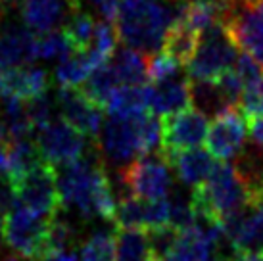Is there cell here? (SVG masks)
Segmentation results:
<instances>
[{"mask_svg": "<svg viewBox=\"0 0 263 261\" xmlns=\"http://www.w3.org/2000/svg\"><path fill=\"white\" fill-rule=\"evenodd\" d=\"M192 0H119L116 33L127 48L144 56L163 50L169 31L184 22Z\"/></svg>", "mask_w": 263, "mask_h": 261, "instance_id": "cell-1", "label": "cell"}, {"mask_svg": "<svg viewBox=\"0 0 263 261\" xmlns=\"http://www.w3.org/2000/svg\"><path fill=\"white\" fill-rule=\"evenodd\" d=\"M58 190L62 206L77 211L83 219L114 221L116 217L117 200L102 161L96 158H85L62 167Z\"/></svg>", "mask_w": 263, "mask_h": 261, "instance_id": "cell-2", "label": "cell"}, {"mask_svg": "<svg viewBox=\"0 0 263 261\" xmlns=\"http://www.w3.org/2000/svg\"><path fill=\"white\" fill-rule=\"evenodd\" d=\"M96 146L110 163L125 169L161 146V123L150 114L110 116L96 138Z\"/></svg>", "mask_w": 263, "mask_h": 261, "instance_id": "cell-3", "label": "cell"}, {"mask_svg": "<svg viewBox=\"0 0 263 261\" xmlns=\"http://www.w3.org/2000/svg\"><path fill=\"white\" fill-rule=\"evenodd\" d=\"M190 203L192 210L219 219L225 227V221L229 217L248 210L252 206H257L259 202L236 165L219 163V167L204 187L192 190Z\"/></svg>", "mask_w": 263, "mask_h": 261, "instance_id": "cell-4", "label": "cell"}, {"mask_svg": "<svg viewBox=\"0 0 263 261\" xmlns=\"http://www.w3.org/2000/svg\"><path fill=\"white\" fill-rule=\"evenodd\" d=\"M236 58L238 50L231 35L227 33L223 23L215 25L200 36L196 52L186 65L189 77L202 83H217L227 71H231Z\"/></svg>", "mask_w": 263, "mask_h": 261, "instance_id": "cell-5", "label": "cell"}, {"mask_svg": "<svg viewBox=\"0 0 263 261\" xmlns=\"http://www.w3.org/2000/svg\"><path fill=\"white\" fill-rule=\"evenodd\" d=\"M121 182L133 198L144 202L163 200L173 189L171 163L161 152H154L125 167L121 171Z\"/></svg>", "mask_w": 263, "mask_h": 261, "instance_id": "cell-6", "label": "cell"}, {"mask_svg": "<svg viewBox=\"0 0 263 261\" xmlns=\"http://www.w3.org/2000/svg\"><path fill=\"white\" fill-rule=\"evenodd\" d=\"M48 225L50 221L39 217L15 203L6 217L4 238L15 255L29 261H44L48 255Z\"/></svg>", "mask_w": 263, "mask_h": 261, "instance_id": "cell-7", "label": "cell"}, {"mask_svg": "<svg viewBox=\"0 0 263 261\" xmlns=\"http://www.w3.org/2000/svg\"><path fill=\"white\" fill-rule=\"evenodd\" d=\"M223 27L233 43L263 69V0H231Z\"/></svg>", "mask_w": 263, "mask_h": 261, "instance_id": "cell-8", "label": "cell"}, {"mask_svg": "<svg viewBox=\"0 0 263 261\" xmlns=\"http://www.w3.org/2000/svg\"><path fill=\"white\" fill-rule=\"evenodd\" d=\"M15 194V202L39 217L52 221L62 208L58 190V175L54 165L44 161L29 175L22 177L20 181L12 182Z\"/></svg>", "mask_w": 263, "mask_h": 261, "instance_id": "cell-9", "label": "cell"}, {"mask_svg": "<svg viewBox=\"0 0 263 261\" xmlns=\"http://www.w3.org/2000/svg\"><path fill=\"white\" fill-rule=\"evenodd\" d=\"M208 116L198 111L196 108H189L163 119L161 123V150L160 152L167 158L179 156L181 152L194 150L208 138Z\"/></svg>", "mask_w": 263, "mask_h": 261, "instance_id": "cell-10", "label": "cell"}, {"mask_svg": "<svg viewBox=\"0 0 263 261\" xmlns=\"http://www.w3.org/2000/svg\"><path fill=\"white\" fill-rule=\"evenodd\" d=\"M37 146L44 161H48L50 165L66 167L87 158L85 137L73 127H69L64 119H54L50 125L39 130Z\"/></svg>", "mask_w": 263, "mask_h": 261, "instance_id": "cell-11", "label": "cell"}, {"mask_svg": "<svg viewBox=\"0 0 263 261\" xmlns=\"http://www.w3.org/2000/svg\"><path fill=\"white\" fill-rule=\"evenodd\" d=\"M248 138V123L238 108H231L213 117L208 130V152L215 160H233L242 152Z\"/></svg>", "mask_w": 263, "mask_h": 261, "instance_id": "cell-12", "label": "cell"}, {"mask_svg": "<svg viewBox=\"0 0 263 261\" xmlns=\"http://www.w3.org/2000/svg\"><path fill=\"white\" fill-rule=\"evenodd\" d=\"M62 119L83 137L98 138L102 130V108L90 102L81 88H60L56 95Z\"/></svg>", "mask_w": 263, "mask_h": 261, "instance_id": "cell-13", "label": "cell"}, {"mask_svg": "<svg viewBox=\"0 0 263 261\" xmlns=\"http://www.w3.org/2000/svg\"><path fill=\"white\" fill-rule=\"evenodd\" d=\"M225 238L233 254H263V203L252 206L225 221Z\"/></svg>", "mask_w": 263, "mask_h": 261, "instance_id": "cell-14", "label": "cell"}, {"mask_svg": "<svg viewBox=\"0 0 263 261\" xmlns=\"http://www.w3.org/2000/svg\"><path fill=\"white\" fill-rule=\"evenodd\" d=\"M48 73L39 67L0 69V100L31 102L48 90Z\"/></svg>", "mask_w": 263, "mask_h": 261, "instance_id": "cell-15", "label": "cell"}, {"mask_svg": "<svg viewBox=\"0 0 263 261\" xmlns=\"http://www.w3.org/2000/svg\"><path fill=\"white\" fill-rule=\"evenodd\" d=\"M190 106H192L190 79H186L183 73L173 79L150 85V109L154 111V116L167 119L189 109Z\"/></svg>", "mask_w": 263, "mask_h": 261, "instance_id": "cell-16", "label": "cell"}, {"mask_svg": "<svg viewBox=\"0 0 263 261\" xmlns=\"http://www.w3.org/2000/svg\"><path fill=\"white\" fill-rule=\"evenodd\" d=\"M169 163L175 169L179 181L192 189L204 187L205 182L210 181V177L215 173V169L219 167L217 160L204 148L181 152L179 156L171 158Z\"/></svg>", "mask_w": 263, "mask_h": 261, "instance_id": "cell-17", "label": "cell"}, {"mask_svg": "<svg viewBox=\"0 0 263 261\" xmlns=\"http://www.w3.org/2000/svg\"><path fill=\"white\" fill-rule=\"evenodd\" d=\"M37 60V36L29 29L10 27L0 35V69L25 67Z\"/></svg>", "mask_w": 263, "mask_h": 261, "instance_id": "cell-18", "label": "cell"}, {"mask_svg": "<svg viewBox=\"0 0 263 261\" xmlns=\"http://www.w3.org/2000/svg\"><path fill=\"white\" fill-rule=\"evenodd\" d=\"M25 25L39 35L50 33L62 22L66 0H17Z\"/></svg>", "mask_w": 263, "mask_h": 261, "instance_id": "cell-19", "label": "cell"}, {"mask_svg": "<svg viewBox=\"0 0 263 261\" xmlns=\"http://www.w3.org/2000/svg\"><path fill=\"white\" fill-rule=\"evenodd\" d=\"M41 163H44V158L39 150L37 142L31 138H22L8 142V156H6V179L10 182L20 181L22 177L29 175L33 169H37Z\"/></svg>", "mask_w": 263, "mask_h": 261, "instance_id": "cell-20", "label": "cell"}, {"mask_svg": "<svg viewBox=\"0 0 263 261\" xmlns=\"http://www.w3.org/2000/svg\"><path fill=\"white\" fill-rule=\"evenodd\" d=\"M102 65L98 64L90 52H71L69 56L60 60L54 69V79L60 88H77Z\"/></svg>", "mask_w": 263, "mask_h": 261, "instance_id": "cell-21", "label": "cell"}, {"mask_svg": "<svg viewBox=\"0 0 263 261\" xmlns=\"http://www.w3.org/2000/svg\"><path fill=\"white\" fill-rule=\"evenodd\" d=\"M110 65L121 87H144L148 77V58L131 48H121L114 54Z\"/></svg>", "mask_w": 263, "mask_h": 261, "instance_id": "cell-22", "label": "cell"}, {"mask_svg": "<svg viewBox=\"0 0 263 261\" xmlns=\"http://www.w3.org/2000/svg\"><path fill=\"white\" fill-rule=\"evenodd\" d=\"M110 116L129 117L148 114L150 109V85L144 87H119L108 100Z\"/></svg>", "mask_w": 263, "mask_h": 261, "instance_id": "cell-23", "label": "cell"}, {"mask_svg": "<svg viewBox=\"0 0 263 261\" xmlns=\"http://www.w3.org/2000/svg\"><path fill=\"white\" fill-rule=\"evenodd\" d=\"M152 242L146 231L116 232V261H154Z\"/></svg>", "mask_w": 263, "mask_h": 261, "instance_id": "cell-24", "label": "cell"}, {"mask_svg": "<svg viewBox=\"0 0 263 261\" xmlns=\"http://www.w3.org/2000/svg\"><path fill=\"white\" fill-rule=\"evenodd\" d=\"M198 43H200V35H198L196 31L190 29L184 22H181L169 31L161 52L167 54L169 58H173L184 67V65H189V62L194 56Z\"/></svg>", "mask_w": 263, "mask_h": 261, "instance_id": "cell-25", "label": "cell"}, {"mask_svg": "<svg viewBox=\"0 0 263 261\" xmlns=\"http://www.w3.org/2000/svg\"><path fill=\"white\" fill-rule=\"evenodd\" d=\"M121 87L119 81H117L116 73L111 69L110 62L102 67H98L96 71H92V75L85 81L83 85V95L87 96L90 102H95L96 106H100L102 109H106L108 100L111 98V95L116 92L117 88Z\"/></svg>", "mask_w": 263, "mask_h": 261, "instance_id": "cell-26", "label": "cell"}, {"mask_svg": "<svg viewBox=\"0 0 263 261\" xmlns=\"http://www.w3.org/2000/svg\"><path fill=\"white\" fill-rule=\"evenodd\" d=\"M190 92H192V104L196 106L198 111L205 116L217 117L219 114L231 109L223 98L217 83H202V81H190Z\"/></svg>", "mask_w": 263, "mask_h": 261, "instance_id": "cell-27", "label": "cell"}, {"mask_svg": "<svg viewBox=\"0 0 263 261\" xmlns=\"http://www.w3.org/2000/svg\"><path fill=\"white\" fill-rule=\"evenodd\" d=\"M98 22L87 14H71V20L66 23L64 33L71 44L73 52H90L95 44Z\"/></svg>", "mask_w": 263, "mask_h": 261, "instance_id": "cell-28", "label": "cell"}, {"mask_svg": "<svg viewBox=\"0 0 263 261\" xmlns=\"http://www.w3.org/2000/svg\"><path fill=\"white\" fill-rule=\"evenodd\" d=\"M212 248V244L205 242L202 236H198L196 232H181L177 244L163 261H210Z\"/></svg>", "mask_w": 263, "mask_h": 261, "instance_id": "cell-29", "label": "cell"}, {"mask_svg": "<svg viewBox=\"0 0 263 261\" xmlns=\"http://www.w3.org/2000/svg\"><path fill=\"white\" fill-rule=\"evenodd\" d=\"M81 261H116V234L95 232L81 246Z\"/></svg>", "mask_w": 263, "mask_h": 261, "instance_id": "cell-30", "label": "cell"}, {"mask_svg": "<svg viewBox=\"0 0 263 261\" xmlns=\"http://www.w3.org/2000/svg\"><path fill=\"white\" fill-rule=\"evenodd\" d=\"M73 52L64 31H50L37 36V60H64Z\"/></svg>", "mask_w": 263, "mask_h": 261, "instance_id": "cell-31", "label": "cell"}, {"mask_svg": "<svg viewBox=\"0 0 263 261\" xmlns=\"http://www.w3.org/2000/svg\"><path fill=\"white\" fill-rule=\"evenodd\" d=\"M236 108L250 123L263 117V77L242 92L240 102H238Z\"/></svg>", "mask_w": 263, "mask_h": 261, "instance_id": "cell-32", "label": "cell"}, {"mask_svg": "<svg viewBox=\"0 0 263 261\" xmlns=\"http://www.w3.org/2000/svg\"><path fill=\"white\" fill-rule=\"evenodd\" d=\"M181 69L183 65L175 62L173 58H169L167 54H156L148 60V77L152 83H161V81L173 79L177 75H181Z\"/></svg>", "mask_w": 263, "mask_h": 261, "instance_id": "cell-33", "label": "cell"}, {"mask_svg": "<svg viewBox=\"0 0 263 261\" xmlns=\"http://www.w3.org/2000/svg\"><path fill=\"white\" fill-rule=\"evenodd\" d=\"M75 234L69 223L54 217L48 225V254L52 252H67V248L73 244Z\"/></svg>", "mask_w": 263, "mask_h": 261, "instance_id": "cell-34", "label": "cell"}, {"mask_svg": "<svg viewBox=\"0 0 263 261\" xmlns=\"http://www.w3.org/2000/svg\"><path fill=\"white\" fill-rule=\"evenodd\" d=\"M27 108H29V116H31L33 125H35V129L41 130V129H44L46 125H50L52 121H54V119H52L54 106H52V100L46 95L27 102Z\"/></svg>", "mask_w": 263, "mask_h": 261, "instance_id": "cell-35", "label": "cell"}, {"mask_svg": "<svg viewBox=\"0 0 263 261\" xmlns=\"http://www.w3.org/2000/svg\"><path fill=\"white\" fill-rule=\"evenodd\" d=\"M15 194L12 189V182H0V215L2 213H10L15 208Z\"/></svg>", "mask_w": 263, "mask_h": 261, "instance_id": "cell-36", "label": "cell"}, {"mask_svg": "<svg viewBox=\"0 0 263 261\" xmlns=\"http://www.w3.org/2000/svg\"><path fill=\"white\" fill-rule=\"evenodd\" d=\"M250 135H252V138H254V142L257 146H263V117L252 121V125H250Z\"/></svg>", "mask_w": 263, "mask_h": 261, "instance_id": "cell-37", "label": "cell"}, {"mask_svg": "<svg viewBox=\"0 0 263 261\" xmlns=\"http://www.w3.org/2000/svg\"><path fill=\"white\" fill-rule=\"evenodd\" d=\"M44 261H79V257L75 255V252H52L44 257Z\"/></svg>", "mask_w": 263, "mask_h": 261, "instance_id": "cell-38", "label": "cell"}, {"mask_svg": "<svg viewBox=\"0 0 263 261\" xmlns=\"http://www.w3.org/2000/svg\"><path fill=\"white\" fill-rule=\"evenodd\" d=\"M225 261H263L261 255H244V254H233L225 257Z\"/></svg>", "mask_w": 263, "mask_h": 261, "instance_id": "cell-39", "label": "cell"}, {"mask_svg": "<svg viewBox=\"0 0 263 261\" xmlns=\"http://www.w3.org/2000/svg\"><path fill=\"white\" fill-rule=\"evenodd\" d=\"M6 156H8V142L0 138V171L6 169Z\"/></svg>", "mask_w": 263, "mask_h": 261, "instance_id": "cell-40", "label": "cell"}, {"mask_svg": "<svg viewBox=\"0 0 263 261\" xmlns=\"http://www.w3.org/2000/svg\"><path fill=\"white\" fill-rule=\"evenodd\" d=\"M4 261H20V259H17V255H8V257H4Z\"/></svg>", "mask_w": 263, "mask_h": 261, "instance_id": "cell-41", "label": "cell"}, {"mask_svg": "<svg viewBox=\"0 0 263 261\" xmlns=\"http://www.w3.org/2000/svg\"><path fill=\"white\" fill-rule=\"evenodd\" d=\"M210 261H225V257H215V259H210Z\"/></svg>", "mask_w": 263, "mask_h": 261, "instance_id": "cell-42", "label": "cell"}, {"mask_svg": "<svg viewBox=\"0 0 263 261\" xmlns=\"http://www.w3.org/2000/svg\"><path fill=\"white\" fill-rule=\"evenodd\" d=\"M2 234H4V229H2V225H0V240H2Z\"/></svg>", "mask_w": 263, "mask_h": 261, "instance_id": "cell-43", "label": "cell"}]
</instances>
